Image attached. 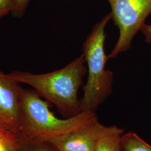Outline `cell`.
Instances as JSON below:
<instances>
[{
	"label": "cell",
	"mask_w": 151,
	"mask_h": 151,
	"mask_svg": "<svg viewBox=\"0 0 151 151\" xmlns=\"http://www.w3.org/2000/svg\"><path fill=\"white\" fill-rule=\"evenodd\" d=\"M84 55L65 67L44 74L14 70L7 74L13 80L32 87L42 97L53 104L67 118L81 113L78 92L87 72Z\"/></svg>",
	"instance_id": "6da1fadb"
},
{
	"label": "cell",
	"mask_w": 151,
	"mask_h": 151,
	"mask_svg": "<svg viewBox=\"0 0 151 151\" xmlns=\"http://www.w3.org/2000/svg\"><path fill=\"white\" fill-rule=\"evenodd\" d=\"M95 112L82 111L65 119L58 118L34 90L23 89L19 124L16 135L20 142L48 143L97 120Z\"/></svg>",
	"instance_id": "7a4b0ae2"
},
{
	"label": "cell",
	"mask_w": 151,
	"mask_h": 151,
	"mask_svg": "<svg viewBox=\"0 0 151 151\" xmlns=\"http://www.w3.org/2000/svg\"><path fill=\"white\" fill-rule=\"evenodd\" d=\"M111 20L109 13L95 24L83 43L82 51L87 64L88 77L80 100L81 111L95 112L113 92L114 73L105 68L109 58L105 51V27Z\"/></svg>",
	"instance_id": "3957f363"
},
{
	"label": "cell",
	"mask_w": 151,
	"mask_h": 151,
	"mask_svg": "<svg viewBox=\"0 0 151 151\" xmlns=\"http://www.w3.org/2000/svg\"><path fill=\"white\" fill-rule=\"evenodd\" d=\"M111 9V20L118 28L119 37L109 59L131 48L132 41L151 15V0H108Z\"/></svg>",
	"instance_id": "277c9868"
},
{
	"label": "cell",
	"mask_w": 151,
	"mask_h": 151,
	"mask_svg": "<svg viewBox=\"0 0 151 151\" xmlns=\"http://www.w3.org/2000/svg\"><path fill=\"white\" fill-rule=\"evenodd\" d=\"M23 88L19 83L0 71V123L16 134Z\"/></svg>",
	"instance_id": "5b68a950"
},
{
	"label": "cell",
	"mask_w": 151,
	"mask_h": 151,
	"mask_svg": "<svg viewBox=\"0 0 151 151\" xmlns=\"http://www.w3.org/2000/svg\"><path fill=\"white\" fill-rule=\"evenodd\" d=\"M105 127L97 119L79 129L53 138L48 143L58 151H95Z\"/></svg>",
	"instance_id": "8992f818"
},
{
	"label": "cell",
	"mask_w": 151,
	"mask_h": 151,
	"mask_svg": "<svg viewBox=\"0 0 151 151\" xmlns=\"http://www.w3.org/2000/svg\"><path fill=\"white\" fill-rule=\"evenodd\" d=\"M124 130L116 125L105 127L97 140L95 151H122Z\"/></svg>",
	"instance_id": "52a82bcc"
},
{
	"label": "cell",
	"mask_w": 151,
	"mask_h": 151,
	"mask_svg": "<svg viewBox=\"0 0 151 151\" xmlns=\"http://www.w3.org/2000/svg\"><path fill=\"white\" fill-rule=\"evenodd\" d=\"M122 151H151V146L133 132L124 133L121 140Z\"/></svg>",
	"instance_id": "ba28073f"
},
{
	"label": "cell",
	"mask_w": 151,
	"mask_h": 151,
	"mask_svg": "<svg viewBox=\"0 0 151 151\" xmlns=\"http://www.w3.org/2000/svg\"><path fill=\"white\" fill-rule=\"evenodd\" d=\"M20 141L16 134L8 130H0V151H19Z\"/></svg>",
	"instance_id": "9c48e42d"
},
{
	"label": "cell",
	"mask_w": 151,
	"mask_h": 151,
	"mask_svg": "<svg viewBox=\"0 0 151 151\" xmlns=\"http://www.w3.org/2000/svg\"><path fill=\"white\" fill-rule=\"evenodd\" d=\"M19 151H58L48 143H30L20 141Z\"/></svg>",
	"instance_id": "30bf717a"
},
{
	"label": "cell",
	"mask_w": 151,
	"mask_h": 151,
	"mask_svg": "<svg viewBox=\"0 0 151 151\" xmlns=\"http://www.w3.org/2000/svg\"><path fill=\"white\" fill-rule=\"evenodd\" d=\"M30 0H15V6L12 12V15L14 17L21 18L24 16L27 6Z\"/></svg>",
	"instance_id": "8fae6325"
},
{
	"label": "cell",
	"mask_w": 151,
	"mask_h": 151,
	"mask_svg": "<svg viewBox=\"0 0 151 151\" xmlns=\"http://www.w3.org/2000/svg\"><path fill=\"white\" fill-rule=\"evenodd\" d=\"M14 6L15 0H0V19L11 13Z\"/></svg>",
	"instance_id": "7c38bea8"
},
{
	"label": "cell",
	"mask_w": 151,
	"mask_h": 151,
	"mask_svg": "<svg viewBox=\"0 0 151 151\" xmlns=\"http://www.w3.org/2000/svg\"><path fill=\"white\" fill-rule=\"evenodd\" d=\"M140 32L145 38L146 43L151 44V25L145 23L141 27Z\"/></svg>",
	"instance_id": "4fadbf2b"
},
{
	"label": "cell",
	"mask_w": 151,
	"mask_h": 151,
	"mask_svg": "<svg viewBox=\"0 0 151 151\" xmlns=\"http://www.w3.org/2000/svg\"><path fill=\"white\" fill-rule=\"evenodd\" d=\"M0 130H7L0 123Z\"/></svg>",
	"instance_id": "5bb4252c"
}]
</instances>
